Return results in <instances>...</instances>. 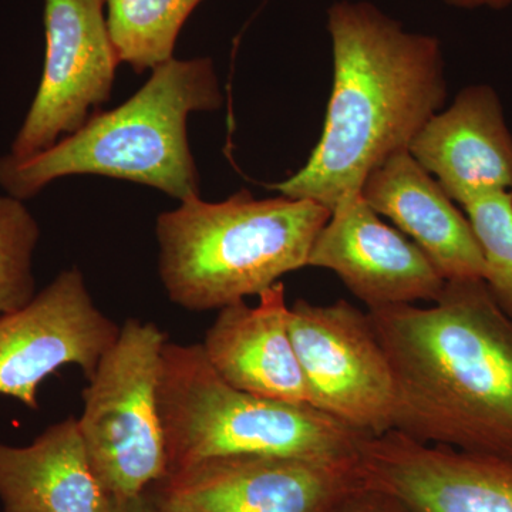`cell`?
Segmentation results:
<instances>
[{
  "label": "cell",
  "mask_w": 512,
  "mask_h": 512,
  "mask_svg": "<svg viewBox=\"0 0 512 512\" xmlns=\"http://www.w3.org/2000/svg\"><path fill=\"white\" fill-rule=\"evenodd\" d=\"M39 238V224L23 201L0 195V316L35 298L33 255Z\"/></svg>",
  "instance_id": "18"
},
{
  "label": "cell",
  "mask_w": 512,
  "mask_h": 512,
  "mask_svg": "<svg viewBox=\"0 0 512 512\" xmlns=\"http://www.w3.org/2000/svg\"><path fill=\"white\" fill-rule=\"evenodd\" d=\"M106 0H45L46 56L32 106L8 156L26 160L76 133L110 99L120 60Z\"/></svg>",
  "instance_id": "8"
},
{
  "label": "cell",
  "mask_w": 512,
  "mask_h": 512,
  "mask_svg": "<svg viewBox=\"0 0 512 512\" xmlns=\"http://www.w3.org/2000/svg\"><path fill=\"white\" fill-rule=\"evenodd\" d=\"M221 106L211 59L168 60L126 103L94 114L49 150L26 160L0 158V187L25 201L59 178L96 174L150 185L181 202L200 197L188 114Z\"/></svg>",
  "instance_id": "3"
},
{
  "label": "cell",
  "mask_w": 512,
  "mask_h": 512,
  "mask_svg": "<svg viewBox=\"0 0 512 512\" xmlns=\"http://www.w3.org/2000/svg\"><path fill=\"white\" fill-rule=\"evenodd\" d=\"M332 212L309 200H255L242 190L222 202L200 197L158 215V272L185 311H220L258 296L308 266Z\"/></svg>",
  "instance_id": "4"
},
{
  "label": "cell",
  "mask_w": 512,
  "mask_h": 512,
  "mask_svg": "<svg viewBox=\"0 0 512 512\" xmlns=\"http://www.w3.org/2000/svg\"><path fill=\"white\" fill-rule=\"evenodd\" d=\"M484 256V284L512 318V192H494L463 207Z\"/></svg>",
  "instance_id": "19"
},
{
  "label": "cell",
  "mask_w": 512,
  "mask_h": 512,
  "mask_svg": "<svg viewBox=\"0 0 512 512\" xmlns=\"http://www.w3.org/2000/svg\"><path fill=\"white\" fill-rule=\"evenodd\" d=\"M409 153L461 208L512 192V134L503 104L487 84L466 87L413 138Z\"/></svg>",
  "instance_id": "13"
},
{
  "label": "cell",
  "mask_w": 512,
  "mask_h": 512,
  "mask_svg": "<svg viewBox=\"0 0 512 512\" xmlns=\"http://www.w3.org/2000/svg\"><path fill=\"white\" fill-rule=\"evenodd\" d=\"M443 2L458 9H504L511 5L512 0H443Z\"/></svg>",
  "instance_id": "22"
},
{
  "label": "cell",
  "mask_w": 512,
  "mask_h": 512,
  "mask_svg": "<svg viewBox=\"0 0 512 512\" xmlns=\"http://www.w3.org/2000/svg\"><path fill=\"white\" fill-rule=\"evenodd\" d=\"M256 306L241 301L218 311L202 350L229 384L255 396L308 404V387L289 333V305L282 282L259 293Z\"/></svg>",
  "instance_id": "15"
},
{
  "label": "cell",
  "mask_w": 512,
  "mask_h": 512,
  "mask_svg": "<svg viewBox=\"0 0 512 512\" xmlns=\"http://www.w3.org/2000/svg\"><path fill=\"white\" fill-rule=\"evenodd\" d=\"M367 315L392 367L393 430L512 458V318L484 281H448L427 308Z\"/></svg>",
  "instance_id": "1"
},
{
  "label": "cell",
  "mask_w": 512,
  "mask_h": 512,
  "mask_svg": "<svg viewBox=\"0 0 512 512\" xmlns=\"http://www.w3.org/2000/svg\"><path fill=\"white\" fill-rule=\"evenodd\" d=\"M360 483L406 512H512V458L421 443L397 430L366 437Z\"/></svg>",
  "instance_id": "11"
},
{
  "label": "cell",
  "mask_w": 512,
  "mask_h": 512,
  "mask_svg": "<svg viewBox=\"0 0 512 512\" xmlns=\"http://www.w3.org/2000/svg\"><path fill=\"white\" fill-rule=\"evenodd\" d=\"M328 32L333 87L322 137L305 167L272 188L333 212L387 158L409 150L443 110L447 79L440 40L409 32L373 3H333Z\"/></svg>",
  "instance_id": "2"
},
{
  "label": "cell",
  "mask_w": 512,
  "mask_h": 512,
  "mask_svg": "<svg viewBox=\"0 0 512 512\" xmlns=\"http://www.w3.org/2000/svg\"><path fill=\"white\" fill-rule=\"evenodd\" d=\"M113 512H185L174 505L165 503L153 490L124 503H114Z\"/></svg>",
  "instance_id": "21"
},
{
  "label": "cell",
  "mask_w": 512,
  "mask_h": 512,
  "mask_svg": "<svg viewBox=\"0 0 512 512\" xmlns=\"http://www.w3.org/2000/svg\"><path fill=\"white\" fill-rule=\"evenodd\" d=\"M167 342L153 322L127 319L83 390L77 424L94 473L114 503L140 497L167 476L158 406Z\"/></svg>",
  "instance_id": "6"
},
{
  "label": "cell",
  "mask_w": 512,
  "mask_h": 512,
  "mask_svg": "<svg viewBox=\"0 0 512 512\" xmlns=\"http://www.w3.org/2000/svg\"><path fill=\"white\" fill-rule=\"evenodd\" d=\"M158 406L167 474L227 457L355 460L369 437L308 404L276 402L232 386L215 372L201 343H165Z\"/></svg>",
  "instance_id": "5"
},
{
  "label": "cell",
  "mask_w": 512,
  "mask_h": 512,
  "mask_svg": "<svg viewBox=\"0 0 512 512\" xmlns=\"http://www.w3.org/2000/svg\"><path fill=\"white\" fill-rule=\"evenodd\" d=\"M360 195L412 239L447 282L483 281L484 256L467 215L409 150L379 165Z\"/></svg>",
  "instance_id": "14"
},
{
  "label": "cell",
  "mask_w": 512,
  "mask_h": 512,
  "mask_svg": "<svg viewBox=\"0 0 512 512\" xmlns=\"http://www.w3.org/2000/svg\"><path fill=\"white\" fill-rule=\"evenodd\" d=\"M329 512H406L396 501L379 491L360 487Z\"/></svg>",
  "instance_id": "20"
},
{
  "label": "cell",
  "mask_w": 512,
  "mask_h": 512,
  "mask_svg": "<svg viewBox=\"0 0 512 512\" xmlns=\"http://www.w3.org/2000/svg\"><path fill=\"white\" fill-rule=\"evenodd\" d=\"M120 326L97 308L83 274L67 269L19 311L0 316V394L30 410L37 390L66 366L92 379Z\"/></svg>",
  "instance_id": "9"
},
{
  "label": "cell",
  "mask_w": 512,
  "mask_h": 512,
  "mask_svg": "<svg viewBox=\"0 0 512 512\" xmlns=\"http://www.w3.org/2000/svg\"><path fill=\"white\" fill-rule=\"evenodd\" d=\"M360 487L357 458L248 456L181 468L151 490L185 512H329Z\"/></svg>",
  "instance_id": "10"
},
{
  "label": "cell",
  "mask_w": 512,
  "mask_h": 512,
  "mask_svg": "<svg viewBox=\"0 0 512 512\" xmlns=\"http://www.w3.org/2000/svg\"><path fill=\"white\" fill-rule=\"evenodd\" d=\"M3 512H113L76 417L47 427L29 446L0 443Z\"/></svg>",
  "instance_id": "16"
},
{
  "label": "cell",
  "mask_w": 512,
  "mask_h": 512,
  "mask_svg": "<svg viewBox=\"0 0 512 512\" xmlns=\"http://www.w3.org/2000/svg\"><path fill=\"white\" fill-rule=\"evenodd\" d=\"M202 0H106L111 42L134 72L173 59L175 40Z\"/></svg>",
  "instance_id": "17"
},
{
  "label": "cell",
  "mask_w": 512,
  "mask_h": 512,
  "mask_svg": "<svg viewBox=\"0 0 512 512\" xmlns=\"http://www.w3.org/2000/svg\"><path fill=\"white\" fill-rule=\"evenodd\" d=\"M308 266L338 275L367 311L434 302L447 282L412 239L380 220L362 195L332 212L313 242Z\"/></svg>",
  "instance_id": "12"
},
{
  "label": "cell",
  "mask_w": 512,
  "mask_h": 512,
  "mask_svg": "<svg viewBox=\"0 0 512 512\" xmlns=\"http://www.w3.org/2000/svg\"><path fill=\"white\" fill-rule=\"evenodd\" d=\"M288 325L309 406L366 436L393 430L392 367L367 312L345 299H299L289 306Z\"/></svg>",
  "instance_id": "7"
}]
</instances>
